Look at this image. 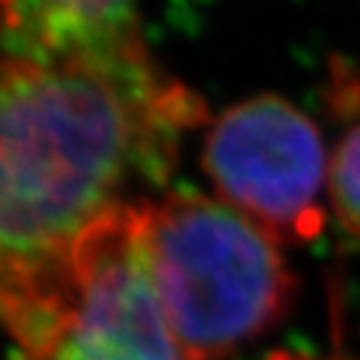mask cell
<instances>
[{"label":"cell","mask_w":360,"mask_h":360,"mask_svg":"<svg viewBox=\"0 0 360 360\" xmlns=\"http://www.w3.org/2000/svg\"><path fill=\"white\" fill-rule=\"evenodd\" d=\"M202 170L220 200L278 245L326 231L330 158L318 125L285 98L265 93L228 108L205 135Z\"/></svg>","instance_id":"277c9868"},{"label":"cell","mask_w":360,"mask_h":360,"mask_svg":"<svg viewBox=\"0 0 360 360\" xmlns=\"http://www.w3.org/2000/svg\"><path fill=\"white\" fill-rule=\"evenodd\" d=\"M328 202L338 225L360 240V123L343 135L330 158Z\"/></svg>","instance_id":"8992f818"},{"label":"cell","mask_w":360,"mask_h":360,"mask_svg":"<svg viewBox=\"0 0 360 360\" xmlns=\"http://www.w3.org/2000/svg\"><path fill=\"white\" fill-rule=\"evenodd\" d=\"M143 48L141 18L130 3H0V51L11 58L38 63L103 60Z\"/></svg>","instance_id":"5b68a950"},{"label":"cell","mask_w":360,"mask_h":360,"mask_svg":"<svg viewBox=\"0 0 360 360\" xmlns=\"http://www.w3.org/2000/svg\"><path fill=\"white\" fill-rule=\"evenodd\" d=\"M143 243L170 328L198 360L268 333L295 300L281 245L223 200L188 191L143 200Z\"/></svg>","instance_id":"7a4b0ae2"},{"label":"cell","mask_w":360,"mask_h":360,"mask_svg":"<svg viewBox=\"0 0 360 360\" xmlns=\"http://www.w3.org/2000/svg\"><path fill=\"white\" fill-rule=\"evenodd\" d=\"M143 200L115 205L80 236L65 298L22 360H198L153 285Z\"/></svg>","instance_id":"3957f363"},{"label":"cell","mask_w":360,"mask_h":360,"mask_svg":"<svg viewBox=\"0 0 360 360\" xmlns=\"http://www.w3.org/2000/svg\"><path fill=\"white\" fill-rule=\"evenodd\" d=\"M202 120L195 93L153 65L118 58H0V326L28 348L70 285L75 243L135 183L170 173Z\"/></svg>","instance_id":"6da1fadb"},{"label":"cell","mask_w":360,"mask_h":360,"mask_svg":"<svg viewBox=\"0 0 360 360\" xmlns=\"http://www.w3.org/2000/svg\"><path fill=\"white\" fill-rule=\"evenodd\" d=\"M273 360H348V358H318V355H303V353H281Z\"/></svg>","instance_id":"52a82bcc"}]
</instances>
